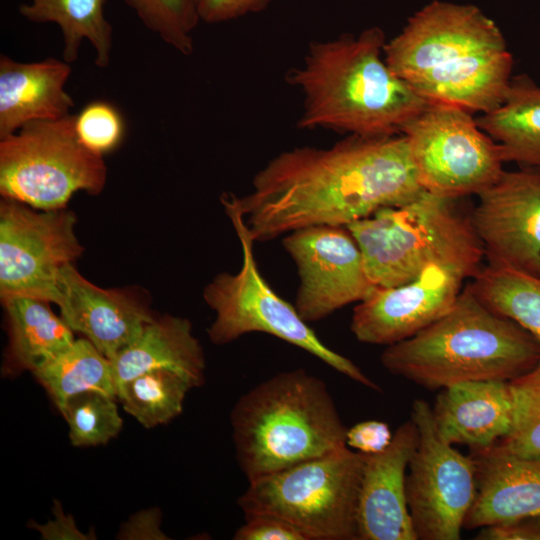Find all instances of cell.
<instances>
[{"instance_id":"cell-22","label":"cell","mask_w":540,"mask_h":540,"mask_svg":"<svg viewBox=\"0 0 540 540\" xmlns=\"http://www.w3.org/2000/svg\"><path fill=\"white\" fill-rule=\"evenodd\" d=\"M5 308L8 346L2 376L33 372L74 341L73 330L50 308V302L29 296L1 300Z\"/></svg>"},{"instance_id":"cell-27","label":"cell","mask_w":540,"mask_h":540,"mask_svg":"<svg viewBox=\"0 0 540 540\" xmlns=\"http://www.w3.org/2000/svg\"><path fill=\"white\" fill-rule=\"evenodd\" d=\"M192 385L167 369L145 372L120 386L117 398L125 411L145 428L167 424L183 411Z\"/></svg>"},{"instance_id":"cell-29","label":"cell","mask_w":540,"mask_h":540,"mask_svg":"<svg viewBox=\"0 0 540 540\" xmlns=\"http://www.w3.org/2000/svg\"><path fill=\"white\" fill-rule=\"evenodd\" d=\"M116 398L88 391L73 396L61 411L74 447L105 445L121 431L123 420Z\"/></svg>"},{"instance_id":"cell-12","label":"cell","mask_w":540,"mask_h":540,"mask_svg":"<svg viewBox=\"0 0 540 540\" xmlns=\"http://www.w3.org/2000/svg\"><path fill=\"white\" fill-rule=\"evenodd\" d=\"M419 441L408 465L406 500L417 540H458L476 494V464L439 435L431 406L413 401Z\"/></svg>"},{"instance_id":"cell-2","label":"cell","mask_w":540,"mask_h":540,"mask_svg":"<svg viewBox=\"0 0 540 540\" xmlns=\"http://www.w3.org/2000/svg\"><path fill=\"white\" fill-rule=\"evenodd\" d=\"M393 70L428 103L484 114L503 100L513 57L493 20L473 5L433 1L385 43Z\"/></svg>"},{"instance_id":"cell-6","label":"cell","mask_w":540,"mask_h":540,"mask_svg":"<svg viewBox=\"0 0 540 540\" xmlns=\"http://www.w3.org/2000/svg\"><path fill=\"white\" fill-rule=\"evenodd\" d=\"M454 201L424 191L402 206L380 209L345 226L375 286L403 285L432 264L466 279L477 275L484 250L471 218L461 214Z\"/></svg>"},{"instance_id":"cell-16","label":"cell","mask_w":540,"mask_h":540,"mask_svg":"<svg viewBox=\"0 0 540 540\" xmlns=\"http://www.w3.org/2000/svg\"><path fill=\"white\" fill-rule=\"evenodd\" d=\"M418 441L417 426L410 419L397 428L384 451L365 454L357 502L358 540H417L405 485Z\"/></svg>"},{"instance_id":"cell-28","label":"cell","mask_w":540,"mask_h":540,"mask_svg":"<svg viewBox=\"0 0 540 540\" xmlns=\"http://www.w3.org/2000/svg\"><path fill=\"white\" fill-rule=\"evenodd\" d=\"M509 383L513 399L512 427L493 447L519 457L540 458V361Z\"/></svg>"},{"instance_id":"cell-7","label":"cell","mask_w":540,"mask_h":540,"mask_svg":"<svg viewBox=\"0 0 540 540\" xmlns=\"http://www.w3.org/2000/svg\"><path fill=\"white\" fill-rule=\"evenodd\" d=\"M365 454L348 446L249 482L245 515L279 517L308 540H358L357 502Z\"/></svg>"},{"instance_id":"cell-25","label":"cell","mask_w":540,"mask_h":540,"mask_svg":"<svg viewBox=\"0 0 540 540\" xmlns=\"http://www.w3.org/2000/svg\"><path fill=\"white\" fill-rule=\"evenodd\" d=\"M32 374L60 413L70 398L88 391L118 399L111 361L87 338L75 339Z\"/></svg>"},{"instance_id":"cell-35","label":"cell","mask_w":540,"mask_h":540,"mask_svg":"<svg viewBox=\"0 0 540 540\" xmlns=\"http://www.w3.org/2000/svg\"><path fill=\"white\" fill-rule=\"evenodd\" d=\"M53 520L46 524H38L33 520L28 526L37 530L45 540H91L96 539L94 532L83 533L79 530L72 515L65 514L61 502L54 500Z\"/></svg>"},{"instance_id":"cell-5","label":"cell","mask_w":540,"mask_h":540,"mask_svg":"<svg viewBox=\"0 0 540 540\" xmlns=\"http://www.w3.org/2000/svg\"><path fill=\"white\" fill-rule=\"evenodd\" d=\"M230 423L236 459L248 482L347 446L348 428L327 385L301 368L244 393Z\"/></svg>"},{"instance_id":"cell-17","label":"cell","mask_w":540,"mask_h":540,"mask_svg":"<svg viewBox=\"0 0 540 540\" xmlns=\"http://www.w3.org/2000/svg\"><path fill=\"white\" fill-rule=\"evenodd\" d=\"M61 317L110 361L154 320L146 303L129 289H103L84 278L73 263L61 270Z\"/></svg>"},{"instance_id":"cell-34","label":"cell","mask_w":540,"mask_h":540,"mask_svg":"<svg viewBox=\"0 0 540 540\" xmlns=\"http://www.w3.org/2000/svg\"><path fill=\"white\" fill-rule=\"evenodd\" d=\"M270 2L271 0H198L197 7L201 21L215 24L263 11Z\"/></svg>"},{"instance_id":"cell-10","label":"cell","mask_w":540,"mask_h":540,"mask_svg":"<svg viewBox=\"0 0 540 540\" xmlns=\"http://www.w3.org/2000/svg\"><path fill=\"white\" fill-rule=\"evenodd\" d=\"M423 189L456 200L478 195L504 171L499 145L457 106L429 103L401 130Z\"/></svg>"},{"instance_id":"cell-37","label":"cell","mask_w":540,"mask_h":540,"mask_svg":"<svg viewBox=\"0 0 540 540\" xmlns=\"http://www.w3.org/2000/svg\"><path fill=\"white\" fill-rule=\"evenodd\" d=\"M478 540H540V523L523 520L498 523L480 528Z\"/></svg>"},{"instance_id":"cell-23","label":"cell","mask_w":540,"mask_h":540,"mask_svg":"<svg viewBox=\"0 0 540 540\" xmlns=\"http://www.w3.org/2000/svg\"><path fill=\"white\" fill-rule=\"evenodd\" d=\"M476 121L505 162L540 168V85L529 76L512 77L502 102Z\"/></svg>"},{"instance_id":"cell-1","label":"cell","mask_w":540,"mask_h":540,"mask_svg":"<svg viewBox=\"0 0 540 540\" xmlns=\"http://www.w3.org/2000/svg\"><path fill=\"white\" fill-rule=\"evenodd\" d=\"M424 191L404 135H350L329 148L278 154L255 174L250 193H225L221 202L261 242L307 226H347Z\"/></svg>"},{"instance_id":"cell-19","label":"cell","mask_w":540,"mask_h":540,"mask_svg":"<svg viewBox=\"0 0 540 540\" xmlns=\"http://www.w3.org/2000/svg\"><path fill=\"white\" fill-rule=\"evenodd\" d=\"M436 429L449 444L471 449L495 445L511 430L509 381H466L442 388L432 408Z\"/></svg>"},{"instance_id":"cell-26","label":"cell","mask_w":540,"mask_h":540,"mask_svg":"<svg viewBox=\"0 0 540 540\" xmlns=\"http://www.w3.org/2000/svg\"><path fill=\"white\" fill-rule=\"evenodd\" d=\"M468 285L488 308L516 322L540 345V277L487 264Z\"/></svg>"},{"instance_id":"cell-9","label":"cell","mask_w":540,"mask_h":540,"mask_svg":"<svg viewBox=\"0 0 540 540\" xmlns=\"http://www.w3.org/2000/svg\"><path fill=\"white\" fill-rule=\"evenodd\" d=\"M75 114L27 123L0 139V194L38 210L67 208L74 193L98 195L107 180L103 156L78 139Z\"/></svg>"},{"instance_id":"cell-30","label":"cell","mask_w":540,"mask_h":540,"mask_svg":"<svg viewBox=\"0 0 540 540\" xmlns=\"http://www.w3.org/2000/svg\"><path fill=\"white\" fill-rule=\"evenodd\" d=\"M144 26L183 55L194 49L193 31L200 18L198 0H123Z\"/></svg>"},{"instance_id":"cell-13","label":"cell","mask_w":540,"mask_h":540,"mask_svg":"<svg viewBox=\"0 0 540 540\" xmlns=\"http://www.w3.org/2000/svg\"><path fill=\"white\" fill-rule=\"evenodd\" d=\"M299 275L295 308L307 323L364 300L376 287L368 278L361 251L345 226L296 229L282 241Z\"/></svg>"},{"instance_id":"cell-31","label":"cell","mask_w":540,"mask_h":540,"mask_svg":"<svg viewBox=\"0 0 540 540\" xmlns=\"http://www.w3.org/2000/svg\"><path fill=\"white\" fill-rule=\"evenodd\" d=\"M74 126L80 142L101 156L118 148L126 133L122 113L105 100L87 103L75 114Z\"/></svg>"},{"instance_id":"cell-8","label":"cell","mask_w":540,"mask_h":540,"mask_svg":"<svg viewBox=\"0 0 540 540\" xmlns=\"http://www.w3.org/2000/svg\"><path fill=\"white\" fill-rule=\"evenodd\" d=\"M238 235L242 265L236 274H218L203 291V298L215 311L208 337L216 345L231 343L251 332L277 337L312 354L332 369L375 391L379 386L347 357L326 346L308 326L295 306L282 299L265 281L253 253L241 215L224 206Z\"/></svg>"},{"instance_id":"cell-32","label":"cell","mask_w":540,"mask_h":540,"mask_svg":"<svg viewBox=\"0 0 540 540\" xmlns=\"http://www.w3.org/2000/svg\"><path fill=\"white\" fill-rule=\"evenodd\" d=\"M246 522L236 530L234 540H308L291 523L265 514L245 515Z\"/></svg>"},{"instance_id":"cell-24","label":"cell","mask_w":540,"mask_h":540,"mask_svg":"<svg viewBox=\"0 0 540 540\" xmlns=\"http://www.w3.org/2000/svg\"><path fill=\"white\" fill-rule=\"evenodd\" d=\"M105 0H31L19 14L33 23H54L63 36L62 59L73 63L86 39L95 51V64L106 68L111 59L113 29L104 13Z\"/></svg>"},{"instance_id":"cell-38","label":"cell","mask_w":540,"mask_h":540,"mask_svg":"<svg viewBox=\"0 0 540 540\" xmlns=\"http://www.w3.org/2000/svg\"><path fill=\"white\" fill-rule=\"evenodd\" d=\"M532 274L540 277V260L538 261L537 265L535 266Z\"/></svg>"},{"instance_id":"cell-15","label":"cell","mask_w":540,"mask_h":540,"mask_svg":"<svg viewBox=\"0 0 540 540\" xmlns=\"http://www.w3.org/2000/svg\"><path fill=\"white\" fill-rule=\"evenodd\" d=\"M465 279L452 269L432 264L403 285L376 286L355 306L351 332L358 341L373 345L408 339L452 308Z\"/></svg>"},{"instance_id":"cell-18","label":"cell","mask_w":540,"mask_h":540,"mask_svg":"<svg viewBox=\"0 0 540 540\" xmlns=\"http://www.w3.org/2000/svg\"><path fill=\"white\" fill-rule=\"evenodd\" d=\"M476 494L463 528L533 520L540 523V458H524L496 448L471 449Z\"/></svg>"},{"instance_id":"cell-36","label":"cell","mask_w":540,"mask_h":540,"mask_svg":"<svg viewBox=\"0 0 540 540\" xmlns=\"http://www.w3.org/2000/svg\"><path fill=\"white\" fill-rule=\"evenodd\" d=\"M161 512L158 508L142 510L132 515L120 528L117 539L167 540L160 528Z\"/></svg>"},{"instance_id":"cell-3","label":"cell","mask_w":540,"mask_h":540,"mask_svg":"<svg viewBox=\"0 0 540 540\" xmlns=\"http://www.w3.org/2000/svg\"><path fill=\"white\" fill-rule=\"evenodd\" d=\"M385 43L378 27L311 43L287 74L303 95L298 126L364 137L401 134L429 103L389 67Z\"/></svg>"},{"instance_id":"cell-20","label":"cell","mask_w":540,"mask_h":540,"mask_svg":"<svg viewBox=\"0 0 540 540\" xmlns=\"http://www.w3.org/2000/svg\"><path fill=\"white\" fill-rule=\"evenodd\" d=\"M71 64L49 57L18 62L0 55V139L27 123L70 115L75 103L65 90Z\"/></svg>"},{"instance_id":"cell-33","label":"cell","mask_w":540,"mask_h":540,"mask_svg":"<svg viewBox=\"0 0 540 540\" xmlns=\"http://www.w3.org/2000/svg\"><path fill=\"white\" fill-rule=\"evenodd\" d=\"M392 438L393 433L387 423L367 420L347 429L346 445L363 454H377L389 446Z\"/></svg>"},{"instance_id":"cell-11","label":"cell","mask_w":540,"mask_h":540,"mask_svg":"<svg viewBox=\"0 0 540 540\" xmlns=\"http://www.w3.org/2000/svg\"><path fill=\"white\" fill-rule=\"evenodd\" d=\"M76 215L38 210L2 198L0 203V297L29 296L61 301V270L84 249L75 234Z\"/></svg>"},{"instance_id":"cell-14","label":"cell","mask_w":540,"mask_h":540,"mask_svg":"<svg viewBox=\"0 0 540 540\" xmlns=\"http://www.w3.org/2000/svg\"><path fill=\"white\" fill-rule=\"evenodd\" d=\"M477 196L470 218L488 264L533 273L540 260V168L504 170Z\"/></svg>"},{"instance_id":"cell-4","label":"cell","mask_w":540,"mask_h":540,"mask_svg":"<svg viewBox=\"0 0 540 540\" xmlns=\"http://www.w3.org/2000/svg\"><path fill=\"white\" fill-rule=\"evenodd\" d=\"M383 367L429 390L466 381H511L540 361V345L488 308L467 284L452 308L414 336L388 345Z\"/></svg>"},{"instance_id":"cell-21","label":"cell","mask_w":540,"mask_h":540,"mask_svg":"<svg viewBox=\"0 0 540 540\" xmlns=\"http://www.w3.org/2000/svg\"><path fill=\"white\" fill-rule=\"evenodd\" d=\"M111 363L117 390L127 381L156 369L181 375L193 388L205 382L204 351L193 335L191 322L182 317L154 318Z\"/></svg>"}]
</instances>
